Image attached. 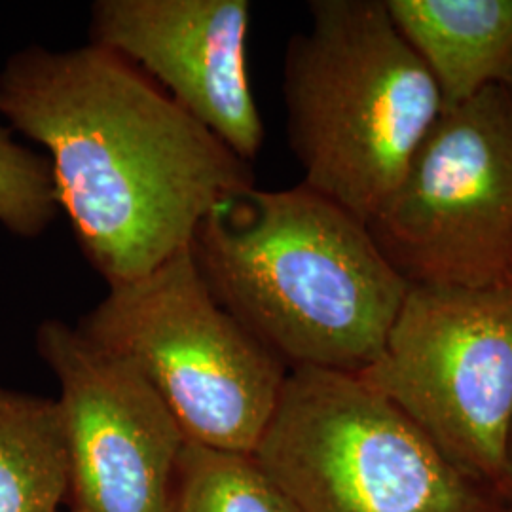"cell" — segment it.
<instances>
[{
  "label": "cell",
  "mask_w": 512,
  "mask_h": 512,
  "mask_svg": "<svg viewBox=\"0 0 512 512\" xmlns=\"http://www.w3.org/2000/svg\"><path fill=\"white\" fill-rule=\"evenodd\" d=\"M0 116L48 150L59 211L109 287L186 251L213 205L255 186L251 164L124 57L92 42L10 55Z\"/></svg>",
  "instance_id": "obj_1"
},
{
  "label": "cell",
  "mask_w": 512,
  "mask_h": 512,
  "mask_svg": "<svg viewBox=\"0 0 512 512\" xmlns=\"http://www.w3.org/2000/svg\"><path fill=\"white\" fill-rule=\"evenodd\" d=\"M190 253L220 306L289 370L363 372L410 289L368 224L306 184L228 194Z\"/></svg>",
  "instance_id": "obj_2"
},
{
  "label": "cell",
  "mask_w": 512,
  "mask_h": 512,
  "mask_svg": "<svg viewBox=\"0 0 512 512\" xmlns=\"http://www.w3.org/2000/svg\"><path fill=\"white\" fill-rule=\"evenodd\" d=\"M289 40V145L317 194L370 222L442 114L439 88L385 0H313Z\"/></svg>",
  "instance_id": "obj_3"
},
{
  "label": "cell",
  "mask_w": 512,
  "mask_h": 512,
  "mask_svg": "<svg viewBox=\"0 0 512 512\" xmlns=\"http://www.w3.org/2000/svg\"><path fill=\"white\" fill-rule=\"evenodd\" d=\"M298 512H505L359 374L291 368L253 452Z\"/></svg>",
  "instance_id": "obj_4"
},
{
  "label": "cell",
  "mask_w": 512,
  "mask_h": 512,
  "mask_svg": "<svg viewBox=\"0 0 512 512\" xmlns=\"http://www.w3.org/2000/svg\"><path fill=\"white\" fill-rule=\"evenodd\" d=\"M135 366L186 439L253 454L289 366L224 310L190 247L107 296L78 325Z\"/></svg>",
  "instance_id": "obj_5"
},
{
  "label": "cell",
  "mask_w": 512,
  "mask_h": 512,
  "mask_svg": "<svg viewBox=\"0 0 512 512\" xmlns=\"http://www.w3.org/2000/svg\"><path fill=\"white\" fill-rule=\"evenodd\" d=\"M359 376L509 509L512 281L410 285L384 348Z\"/></svg>",
  "instance_id": "obj_6"
},
{
  "label": "cell",
  "mask_w": 512,
  "mask_h": 512,
  "mask_svg": "<svg viewBox=\"0 0 512 512\" xmlns=\"http://www.w3.org/2000/svg\"><path fill=\"white\" fill-rule=\"evenodd\" d=\"M368 228L410 285L512 281L511 88L442 110Z\"/></svg>",
  "instance_id": "obj_7"
},
{
  "label": "cell",
  "mask_w": 512,
  "mask_h": 512,
  "mask_svg": "<svg viewBox=\"0 0 512 512\" xmlns=\"http://www.w3.org/2000/svg\"><path fill=\"white\" fill-rule=\"evenodd\" d=\"M35 348L59 382L74 511L169 512L188 439L158 393L61 319L38 325Z\"/></svg>",
  "instance_id": "obj_8"
},
{
  "label": "cell",
  "mask_w": 512,
  "mask_h": 512,
  "mask_svg": "<svg viewBox=\"0 0 512 512\" xmlns=\"http://www.w3.org/2000/svg\"><path fill=\"white\" fill-rule=\"evenodd\" d=\"M247 0H95L90 42L124 57L251 164L264 124L247 71Z\"/></svg>",
  "instance_id": "obj_9"
},
{
  "label": "cell",
  "mask_w": 512,
  "mask_h": 512,
  "mask_svg": "<svg viewBox=\"0 0 512 512\" xmlns=\"http://www.w3.org/2000/svg\"><path fill=\"white\" fill-rule=\"evenodd\" d=\"M433 76L442 110L471 101L512 69V0H385Z\"/></svg>",
  "instance_id": "obj_10"
},
{
  "label": "cell",
  "mask_w": 512,
  "mask_h": 512,
  "mask_svg": "<svg viewBox=\"0 0 512 512\" xmlns=\"http://www.w3.org/2000/svg\"><path fill=\"white\" fill-rule=\"evenodd\" d=\"M69 494L59 403L0 385V512H59Z\"/></svg>",
  "instance_id": "obj_11"
},
{
  "label": "cell",
  "mask_w": 512,
  "mask_h": 512,
  "mask_svg": "<svg viewBox=\"0 0 512 512\" xmlns=\"http://www.w3.org/2000/svg\"><path fill=\"white\" fill-rule=\"evenodd\" d=\"M169 512H298L253 454L186 440Z\"/></svg>",
  "instance_id": "obj_12"
},
{
  "label": "cell",
  "mask_w": 512,
  "mask_h": 512,
  "mask_svg": "<svg viewBox=\"0 0 512 512\" xmlns=\"http://www.w3.org/2000/svg\"><path fill=\"white\" fill-rule=\"evenodd\" d=\"M59 215L46 156L19 145L0 122V224L14 236L40 238Z\"/></svg>",
  "instance_id": "obj_13"
},
{
  "label": "cell",
  "mask_w": 512,
  "mask_h": 512,
  "mask_svg": "<svg viewBox=\"0 0 512 512\" xmlns=\"http://www.w3.org/2000/svg\"><path fill=\"white\" fill-rule=\"evenodd\" d=\"M507 463H509V488H511V495H509V509H512V429L511 437H509V448H507Z\"/></svg>",
  "instance_id": "obj_14"
},
{
  "label": "cell",
  "mask_w": 512,
  "mask_h": 512,
  "mask_svg": "<svg viewBox=\"0 0 512 512\" xmlns=\"http://www.w3.org/2000/svg\"><path fill=\"white\" fill-rule=\"evenodd\" d=\"M503 84L512 90V69L509 71V74H507V78H505V82H503Z\"/></svg>",
  "instance_id": "obj_15"
},
{
  "label": "cell",
  "mask_w": 512,
  "mask_h": 512,
  "mask_svg": "<svg viewBox=\"0 0 512 512\" xmlns=\"http://www.w3.org/2000/svg\"><path fill=\"white\" fill-rule=\"evenodd\" d=\"M59 512H63V511H59ZM67 512H80V511H74V509H71V511H67Z\"/></svg>",
  "instance_id": "obj_16"
},
{
  "label": "cell",
  "mask_w": 512,
  "mask_h": 512,
  "mask_svg": "<svg viewBox=\"0 0 512 512\" xmlns=\"http://www.w3.org/2000/svg\"><path fill=\"white\" fill-rule=\"evenodd\" d=\"M505 512H512V509H505Z\"/></svg>",
  "instance_id": "obj_17"
}]
</instances>
